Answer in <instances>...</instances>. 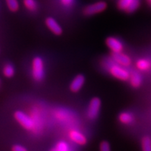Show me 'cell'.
Wrapping results in <instances>:
<instances>
[{"label": "cell", "instance_id": "obj_4", "mask_svg": "<svg viewBox=\"0 0 151 151\" xmlns=\"http://www.w3.org/2000/svg\"><path fill=\"white\" fill-rule=\"evenodd\" d=\"M101 101L99 97H93L90 101L87 111V116L90 120H95L99 114Z\"/></svg>", "mask_w": 151, "mask_h": 151}, {"label": "cell", "instance_id": "obj_8", "mask_svg": "<svg viewBox=\"0 0 151 151\" xmlns=\"http://www.w3.org/2000/svg\"><path fill=\"white\" fill-rule=\"evenodd\" d=\"M111 58L116 64L126 68L130 67L132 63L131 58L129 55H127V54L124 53L123 52H118V53H112Z\"/></svg>", "mask_w": 151, "mask_h": 151}, {"label": "cell", "instance_id": "obj_24", "mask_svg": "<svg viewBox=\"0 0 151 151\" xmlns=\"http://www.w3.org/2000/svg\"><path fill=\"white\" fill-rule=\"evenodd\" d=\"M148 3L150 4V5L151 6V0H148Z\"/></svg>", "mask_w": 151, "mask_h": 151}, {"label": "cell", "instance_id": "obj_15", "mask_svg": "<svg viewBox=\"0 0 151 151\" xmlns=\"http://www.w3.org/2000/svg\"><path fill=\"white\" fill-rule=\"evenodd\" d=\"M141 146L142 151H151V137L150 136H144L141 139Z\"/></svg>", "mask_w": 151, "mask_h": 151}, {"label": "cell", "instance_id": "obj_9", "mask_svg": "<svg viewBox=\"0 0 151 151\" xmlns=\"http://www.w3.org/2000/svg\"><path fill=\"white\" fill-rule=\"evenodd\" d=\"M69 138L71 141L79 146H85L88 143V139L83 134L76 129H71L69 132Z\"/></svg>", "mask_w": 151, "mask_h": 151}, {"label": "cell", "instance_id": "obj_1", "mask_svg": "<svg viewBox=\"0 0 151 151\" xmlns=\"http://www.w3.org/2000/svg\"><path fill=\"white\" fill-rule=\"evenodd\" d=\"M102 67L115 78L122 81L129 80L130 72L127 70V68L116 64L111 58H106L104 61H103Z\"/></svg>", "mask_w": 151, "mask_h": 151}, {"label": "cell", "instance_id": "obj_19", "mask_svg": "<svg viewBox=\"0 0 151 151\" xmlns=\"http://www.w3.org/2000/svg\"><path fill=\"white\" fill-rule=\"evenodd\" d=\"M55 147L58 151H71L69 144L65 141H59Z\"/></svg>", "mask_w": 151, "mask_h": 151}, {"label": "cell", "instance_id": "obj_14", "mask_svg": "<svg viewBox=\"0 0 151 151\" xmlns=\"http://www.w3.org/2000/svg\"><path fill=\"white\" fill-rule=\"evenodd\" d=\"M118 120L120 123L128 125V124H132L134 122V118L132 113L127 112V111H123L119 114Z\"/></svg>", "mask_w": 151, "mask_h": 151}, {"label": "cell", "instance_id": "obj_17", "mask_svg": "<svg viewBox=\"0 0 151 151\" xmlns=\"http://www.w3.org/2000/svg\"><path fill=\"white\" fill-rule=\"evenodd\" d=\"M24 7L30 11H35L37 9V3L35 0H23Z\"/></svg>", "mask_w": 151, "mask_h": 151}, {"label": "cell", "instance_id": "obj_5", "mask_svg": "<svg viewBox=\"0 0 151 151\" xmlns=\"http://www.w3.org/2000/svg\"><path fill=\"white\" fill-rule=\"evenodd\" d=\"M107 8V4L105 1H97L92 4L87 6L83 10L86 16H92L103 12Z\"/></svg>", "mask_w": 151, "mask_h": 151}, {"label": "cell", "instance_id": "obj_11", "mask_svg": "<svg viewBox=\"0 0 151 151\" xmlns=\"http://www.w3.org/2000/svg\"><path fill=\"white\" fill-rule=\"evenodd\" d=\"M45 23H46V27L48 28V29L50 32H52L55 35L59 36L62 34V29L61 26L52 17L47 18L46 19V21H45Z\"/></svg>", "mask_w": 151, "mask_h": 151}, {"label": "cell", "instance_id": "obj_21", "mask_svg": "<svg viewBox=\"0 0 151 151\" xmlns=\"http://www.w3.org/2000/svg\"><path fill=\"white\" fill-rule=\"evenodd\" d=\"M12 151H28L25 147L20 144H15L11 148Z\"/></svg>", "mask_w": 151, "mask_h": 151}, {"label": "cell", "instance_id": "obj_3", "mask_svg": "<svg viewBox=\"0 0 151 151\" xmlns=\"http://www.w3.org/2000/svg\"><path fill=\"white\" fill-rule=\"evenodd\" d=\"M15 120L20 124V125L27 131H31L35 127V122L29 116L22 111H16L14 113Z\"/></svg>", "mask_w": 151, "mask_h": 151}, {"label": "cell", "instance_id": "obj_13", "mask_svg": "<svg viewBox=\"0 0 151 151\" xmlns=\"http://www.w3.org/2000/svg\"><path fill=\"white\" fill-rule=\"evenodd\" d=\"M136 67L139 71H148L151 69V61L146 58H141L136 62Z\"/></svg>", "mask_w": 151, "mask_h": 151}, {"label": "cell", "instance_id": "obj_22", "mask_svg": "<svg viewBox=\"0 0 151 151\" xmlns=\"http://www.w3.org/2000/svg\"><path fill=\"white\" fill-rule=\"evenodd\" d=\"M60 2L64 6L70 7L73 5L74 0H60Z\"/></svg>", "mask_w": 151, "mask_h": 151}, {"label": "cell", "instance_id": "obj_2", "mask_svg": "<svg viewBox=\"0 0 151 151\" xmlns=\"http://www.w3.org/2000/svg\"><path fill=\"white\" fill-rule=\"evenodd\" d=\"M32 75L34 80L40 82L44 78V62L41 57H35L32 62Z\"/></svg>", "mask_w": 151, "mask_h": 151}, {"label": "cell", "instance_id": "obj_12", "mask_svg": "<svg viewBox=\"0 0 151 151\" xmlns=\"http://www.w3.org/2000/svg\"><path fill=\"white\" fill-rule=\"evenodd\" d=\"M130 86L134 88H139L142 84V77L141 75L137 71H133L130 72L129 78Z\"/></svg>", "mask_w": 151, "mask_h": 151}, {"label": "cell", "instance_id": "obj_20", "mask_svg": "<svg viewBox=\"0 0 151 151\" xmlns=\"http://www.w3.org/2000/svg\"><path fill=\"white\" fill-rule=\"evenodd\" d=\"M99 151H111L110 143L106 141H103L99 144Z\"/></svg>", "mask_w": 151, "mask_h": 151}, {"label": "cell", "instance_id": "obj_18", "mask_svg": "<svg viewBox=\"0 0 151 151\" xmlns=\"http://www.w3.org/2000/svg\"><path fill=\"white\" fill-rule=\"evenodd\" d=\"M9 10L16 12L19 9V3L18 0H5Z\"/></svg>", "mask_w": 151, "mask_h": 151}, {"label": "cell", "instance_id": "obj_7", "mask_svg": "<svg viewBox=\"0 0 151 151\" xmlns=\"http://www.w3.org/2000/svg\"><path fill=\"white\" fill-rule=\"evenodd\" d=\"M140 5L139 0H119L118 7L119 9L127 13H132L139 8Z\"/></svg>", "mask_w": 151, "mask_h": 151}, {"label": "cell", "instance_id": "obj_6", "mask_svg": "<svg viewBox=\"0 0 151 151\" xmlns=\"http://www.w3.org/2000/svg\"><path fill=\"white\" fill-rule=\"evenodd\" d=\"M106 45L109 48L112 53L123 52L124 45L120 39L114 37H109L106 38L105 41Z\"/></svg>", "mask_w": 151, "mask_h": 151}, {"label": "cell", "instance_id": "obj_10", "mask_svg": "<svg viewBox=\"0 0 151 151\" xmlns=\"http://www.w3.org/2000/svg\"><path fill=\"white\" fill-rule=\"evenodd\" d=\"M86 82V78L83 75L78 74L71 81L69 89L72 92H78L83 88Z\"/></svg>", "mask_w": 151, "mask_h": 151}, {"label": "cell", "instance_id": "obj_23", "mask_svg": "<svg viewBox=\"0 0 151 151\" xmlns=\"http://www.w3.org/2000/svg\"><path fill=\"white\" fill-rule=\"evenodd\" d=\"M49 151H58V150H57V149H56V148H55V147H54V148H51V149H50V150H49Z\"/></svg>", "mask_w": 151, "mask_h": 151}, {"label": "cell", "instance_id": "obj_16", "mask_svg": "<svg viewBox=\"0 0 151 151\" xmlns=\"http://www.w3.org/2000/svg\"><path fill=\"white\" fill-rule=\"evenodd\" d=\"M3 74L6 78H11L15 74L14 67L11 64H6L3 68Z\"/></svg>", "mask_w": 151, "mask_h": 151}]
</instances>
